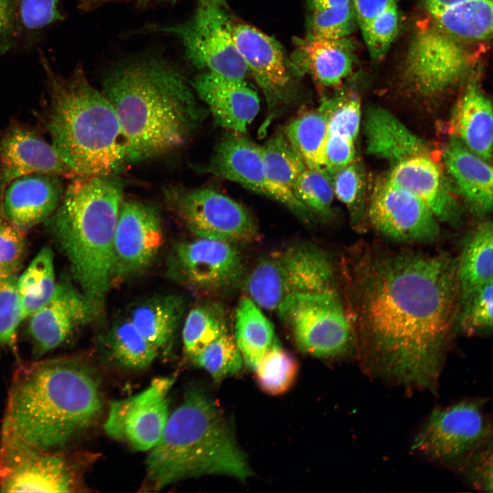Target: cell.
<instances>
[{"instance_id": "obj_26", "label": "cell", "mask_w": 493, "mask_h": 493, "mask_svg": "<svg viewBox=\"0 0 493 493\" xmlns=\"http://www.w3.org/2000/svg\"><path fill=\"white\" fill-rule=\"evenodd\" d=\"M264 174L268 181V197L285 205L301 219L308 221L311 212L295 197L292 186L307 168L303 160L279 131L262 146Z\"/></svg>"}, {"instance_id": "obj_11", "label": "cell", "mask_w": 493, "mask_h": 493, "mask_svg": "<svg viewBox=\"0 0 493 493\" xmlns=\"http://www.w3.org/2000/svg\"><path fill=\"white\" fill-rule=\"evenodd\" d=\"M492 441V427L477 401H464L433 410L417 434L412 449L459 467Z\"/></svg>"}, {"instance_id": "obj_5", "label": "cell", "mask_w": 493, "mask_h": 493, "mask_svg": "<svg viewBox=\"0 0 493 493\" xmlns=\"http://www.w3.org/2000/svg\"><path fill=\"white\" fill-rule=\"evenodd\" d=\"M123 189L114 175L76 177L45 222L94 315L113 282V240Z\"/></svg>"}, {"instance_id": "obj_16", "label": "cell", "mask_w": 493, "mask_h": 493, "mask_svg": "<svg viewBox=\"0 0 493 493\" xmlns=\"http://www.w3.org/2000/svg\"><path fill=\"white\" fill-rule=\"evenodd\" d=\"M367 213L374 229L395 242L428 243L439 236L438 220L429 206L386 177L375 185Z\"/></svg>"}, {"instance_id": "obj_4", "label": "cell", "mask_w": 493, "mask_h": 493, "mask_svg": "<svg viewBox=\"0 0 493 493\" xmlns=\"http://www.w3.org/2000/svg\"><path fill=\"white\" fill-rule=\"evenodd\" d=\"M38 58L49 97L46 127L57 154L73 178L115 175L127 162L126 146L111 103L81 65L64 76L41 49Z\"/></svg>"}, {"instance_id": "obj_37", "label": "cell", "mask_w": 493, "mask_h": 493, "mask_svg": "<svg viewBox=\"0 0 493 493\" xmlns=\"http://www.w3.org/2000/svg\"><path fill=\"white\" fill-rule=\"evenodd\" d=\"M283 132L307 168H323L328 131L327 116L320 107L294 118L287 125Z\"/></svg>"}, {"instance_id": "obj_27", "label": "cell", "mask_w": 493, "mask_h": 493, "mask_svg": "<svg viewBox=\"0 0 493 493\" xmlns=\"http://www.w3.org/2000/svg\"><path fill=\"white\" fill-rule=\"evenodd\" d=\"M353 43L348 38L337 40H299L292 63L301 73L309 74L326 87L339 86L353 69Z\"/></svg>"}, {"instance_id": "obj_41", "label": "cell", "mask_w": 493, "mask_h": 493, "mask_svg": "<svg viewBox=\"0 0 493 493\" xmlns=\"http://www.w3.org/2000/svg\"><path fill=\"white\" fill-rule=\"evenodd\" d=\"M336 196L347 207L351 225L357 230H364L366 188L362 165L355 159L349 165L331 175Z\"/></svg>"}, {"instance_id": "obj_33", "label": "cell", "mask_w": 493, "mask_h": 493, "mask_svg": "<svg viewBox=\"0 0 493 493\" xmlns=\"http://www.w3.org/2000/svg\"><path fill=\"white\" fill-rule=\"evenodd\" d=\"M234 329V340L243 361L255 370L276 341L272 323L251 298L244 297L236 308Z\"/></svg>"}, {"instance_id": "obj_50", "label": "cell", "mask_w": 493, "mask_h": 493, "mask_svg": "<svg viewBox=\"0 0 493 493\" xmlns=\"http://www.w3.org/2000/svg\"><path fill=\"white\" fill-rule=\"evenodd\" d=\"M353 140L339 134H328L323 155V168L331 175L355 159Z\"/></svg>"}, {"instance_id": "obj_22", "label": "cell", "mask_w": 493, "mask_h": 493, "mask_svg": "<svg viewBox=\"0 0 493 493\" xmlns=\"http://www.w3.org/2000/svg\"><path fill=\"white\" fill-rule=\"evenodd\" d=\"M386 179L421 199L438 220L455 227L460 225L462 208L431 155H416L393 164Z\"/></svg>"}, {"instance_id": "obj_1", "label": "cell", "mask_w": 493, "mask_h": 493, "mask_svg": "<svg viewBox=\"0 0 493 493\" xmlns=\"http://www.w3.org/2000/svg\"><path fill=\"white\" fill-rule=\"evenodd\" d=\"M457 258L367 245L349 297L355 347L368 372L434 391L455 329Z\"/></svg>"}, {"instance_id": "obj_2", "label": "cell", "mask_w": 493, "mask_h": 493, "mask_svg": "<svg viewBox=\"0 0 493 493\" xmlns=\"http://www.w3.org/2000/svg\"><path fill=\"white\" fill-rule=\"evenodd\" d=\"M103 88L118 118L127 162L181 148L205 116L192 84L177 67L157 56L116 66L105 76Z\"/></svg>"}, {"instance_id": "obj_15", "label": "cell", "mask_w": 493, "mask_h": 493, "mask_svg": "<svg viewBox=\"0 0 493 493\" xmlns=\"http://www.w3.org/2000/svg\"><path fill=\"white\" fill-rule=\"evenodd\" d=\"M233 38L249 73L262 90L273 112L290 105L301 73L275 38L244 23L233 24Z\"/></svg>"}, {"instance_id": "obj_14", "label": "cell", "mask_w": 493, "mask_h": 493, "mask_svg": "<svg viewBox=\"0 0 493 493\" xmlns=\"http://www.w3.org/2000/svg\"><path fill=\"white\" fill-rule=\"evenodd\" d=\"M175 379L170 377L153 379L136 395L110 402L105 431L131 448L149 451L160 440L168 412V393Z\"/></svg>"}, {"instance_id": "obj_55", "label": "cell", "mask_w": 493, "mask_h": 493, "mask_svg": "<svg viewBox=\"0 0 493 493\" xmlns=\"http://www.w3.org/2000/svg\"><path fill=\"white\" fill-rule=\"evenodd\" d=\"M351 1V0H307L312 11L348 3Z\"/></svg>"}, {"instance_id": "obj_36", "label": "cell", "mask_w": 493, "mask_h": 493, "mask_svg": "<svg viewBox=\"0 0 493 493\" xmlns=\"http://www.w3.org/2000/svg\"><path fill=\"white\" fill-rule=\"evenodd\" d=\"M17 50L28 51L40 44L46 31L64 19L60 0H14Z\"/></svg>"}, {"instance_id": "obj_32", "label": "cell", "mask_w": 493, "mask_h": 493, "mask_svg": "<svg viewBox=\"0 0 493 493\" xmlns=\"http://www.w3.org/2000/svg\"><path fill=\"white\" fill-rule=\"evenodd\" d=\"M431 17L433 26L456 40L482 41L492 33V0H468Z\"/></svg>"}, {"instance_id": "obj_17", "label": "cell", "mask_w": 493, "mask_h": 493, "mask_svg": "<svg viewBox=\"0 0 493 493\" xmlns=\"http://www.w3.org/2000/svg\"><path fill=\"white\" fill-rule=\"evenodd\" d=\"M170 268L177 279L207 292L233 287L243 273L241 255L233 243L199 237L175 246Z\"/></svg>"}, {"instance_id": "obj_40", "label": "cell", "mask_w": 493, "mask_h": 493, "mask_svg": "<svg viewBox=\"0 0 493 493\" xmlns=\"http://www.w3.org/2000/svg\"><path fill=\"white\" fill-rule=\"evenodd\" d=\"M492 281L459 297L455 327L464 333H488L493 325Z\"/></svg>"}, {"instance_id": "obj_46", "label": "cell", "mask_w": 493, "mask_h": 493, "mask_svg": "<svg viewBox=\"0 0 493 493\" xmlns=\"http://www.w3.org/2000/svg\"><path fill=\"white\" fill-rule=\"evenodd\" d=\"M16 278H0V353L10 351L17 356L18 328L23 317Z\"/></svg>"}, {"instance_id": "obj_19", "label": "cell", "mask_w": 493, "mask_h": 493, "mask_svg": "<svg viewBox=\"0 0 493 493\" xmlns=\"http://www.w3.org/2000/svg\"><path fill=\"white\" fill-rule=\"evenodd\" d=\"M94 314L82 292L66 277L56 283L51 299L29 318L27 333L36 358L62 344Z\"/></svg>"}, {"instance_id": "obj_44", "label": "cell", "mask_w": 493, "mask_h": 493, "mask_svg": "<svg viewBox=\"0 0 493 493\" xmlns=\"http://www.w3.org/2000/svg\"><path fill=\"white\" fill-rule=\"evenodd\" d=\"M356 23V15L351 1L312 10L308 18V34L306 38L325 40L346 38L353 31Z\"/></svg>"}, {"instance_id": "obj_13", "label": "cell", "mask_w": 493, "mask_h": 493, "mask_svg": "<svg viewBox=\"0 0 493 493\" xmlns=\"http://www.w3.org/2000/svg\"><path fill=\"white\" fill-rule=\"evenodd\" d=\"M166 197L186 227L197 237L235 243L252 241L257 236L249 212L214 189L175 188L166 191Z\"/></svg>"}, {"instance_id": "obj_7", "label": "cell", "mask_w": 493, "mask_h": 493, "mask_svg": "<svg viewBox=\"0 0 493 493\" xmlns=\"http://www.w3.org/2000/svg\"><path fill=\"white\" fill-rule=\"evenodd\" d=\"M333 282L329 255L312 244L299 243L261 258L245 286L259 307L273 310L292 294L333 290Z\"/></svg>"}, {"instance_id": "obj_25", "label": "cell", "mask_w": 493, "mask_h": 493, "mask_svg": "<svg viewBox=\"0 0 493 493\" xmlns=\"http://www.w3.org/2000/svg\"><path fill=\"white\" fill-rule=\"evenodd\" d=\"M445 167L470 211L483 216L492 208V168L452 136L446 144Z\"/></svg>"}, {"instance_id": "obj_31", "label": "cell", "mask_w": 493, "mask_h": 493, "mask_svg": "<svg viewBox=\"0 0 493 493\" xmlns=\"http://www.w3.org/2000/svg\"><path fill=\"white\" fill-rule=\"evenodd\" d=\"M459 297L493 279V228L491 221L478 225L466 236L457 259Z\"/></svg>"}, {"instance_id": "obj_8", "label": "cell", "mask_w": 493, "mask_h": 493, "mask_svg": "<svg viewBox=\"0 0 493 493\" xmlns=\"http://www.w3.org/2000/svg\"><path fill=\"white\" fill-rule=\"evenodd\" d=\"M84 455L47 451L1 431V492H75L83 490Z\"/></svg>"}, {"instance_id": "obj_28", "label": "cell", "mask_w": 493, "mask_h": 493, "mask_svg": "<svg viewBox=\"0 0 493 493\" xmlns=\"http://www.w3.org/2000/svg\"><path fill=\"white\" fill-rule=\"evenodd\" d=\"M364 132L368 153L392 165L416 155H431L421 138L382 108L370 107L366 110Z\"/></svg>"}, {"instance_id": "obj_47", "label": "cell", "mask_w": 493, "mask_h": 493, "mask_svg": "<svg viewBox=\"0 0 493 493\" xmlns=\"http://www.w3.org/2000/svg\"><path fill=\"white\" fill-rule=\"evenodd\" d=\"M399 21V12L394 3L361 29L373 60H380L385 55L398 33Z\"/></svg>"}, {"instance_id": "obj_45", "label": "cell", "mask_w": 493, "mask_h": 493, "mask_svg": "<svg viewBox=\"0 0 493 493\" xmlns=\"http://www.w3.org/2000/svg\"><path fill=\"white\" fill-rule=\"evenodd\" d=\"M320 107L327 116L328 134H339L355 140L361 121V104L357 94H342L324 100Z\"/></svg>"}, {"instance_id": "obj_20", "label": "cell", "mask_w": 493, "mask_h": 493, "mask_svg": "<svg viewBox=\"0 0 493 493\" xmlns=\"http://www.w3.org/2000/svg\"><path fill=\"white\" fill-rule=\"evenodd\" d=\"M38 172L73 178L51 144L33 129L12 122L0 136V203L12 181Z\"/></svg>"}, {"instance_id": "obj_34", "label": "cell", "mask_w": 493, "mask_h": 493, "mask_svg": "<svg viewBox=\"0 0 493 493\" xmlns=\"http://www.w3.org/2000/svg\"><path fill=\"white\" fill-rule=\"evenodd\" d=\"M103 342L110 359L125 369L146 368L157 355L158 350L147 340L128 318L114 323Z\"/></svg>"}, {"instance_id": "obj_49", "label": "cell", "mask_w": 493, "mask_h": 493, "mask_svg": "<svg viewBox=\"0 0 493 493\" xmlns=\"http://www.w3.org/2000/svg\"><path fill=\"white\" fill-rule=\"evenodd\" d=\"M492 441L487 443L458 468L464 471L470 482L476 488L486 492H492Z\"/></svg>"}, {"instance_id": "obj_6", "label": "cell", "mask_w": 493, "mask_h": 493, "mask_svg": "<svg viewBox=\"0 0 493 493\" xmlns=\"http://www.w3.org/2000/svg\"><path fill=\"white\" fill-rule=\"evenodd\" d=\"M144 488L160 490L179 481L210 475L244 479L250 475L224 416L201 390H186L168 416L163 433L145 460Z\"/></svg>"}, {"instance_id": "obj_12", "label": "cell", "mask_w": 493, "mask_h": 493, "mask_svg": "<svg viewBox=\"0 0 493 493\" xmlns=\"http://www.w3.org/2000/svg\"><path fill=\"white\" fill-rule=\"evenodd\" d=\"M476 63L477 55L466 42L431 25L415 34L405 56L404 71L416 91L433 96L464 79Z\"/></svg>"}, {"instance_id": "obj_29", "label": "cell", "mask_w": 493, "mask_h": 493, "mask_svg": "<svg viewBox=\"0 0 493 493\" xmlns=\"http://www.w3.org/2000/svg\"><path fill=\"white\" fill-rule=\"evenodd\" d=\"M454 136L486 161L492 157L493 115L491 101L476 83H470L456 103L451 119Z\"/></svg>"}, {"instance_id": "obj_53", "label": "cell", "mask_w": 493, "mask_h": 493, "mask_svg": "<svg viewBox=\"0 0 493 493\" xmlns=\"http://www.w3.org/2000/svg\"><path fill=\"white\" fill-rule=\"evenodd\" d=\"M177 0H77V8L82 12H89L102 6L115 3L133 2L137 4H148L162 1L175 2ZM199 3H215L227 5L225 0H198Z\"/></svg>"}, {"instance_id": "obj_54", "label": "cell", "mask_w": 493, "mask_h": 493, "mask_svg": "<svg viewBox=\"0 0 493 493\" xmlns=\"http://www.w3.org/2000/svg\"><path fill=\"white\" fill-rule=\"evenodd\" d=\"M468 0H425V5L431 14H436Z\"/></svg>"}, {"instance_id": "obj_21", "label": "cell", "mask_w": 493, "mask_h": 493, "mask_svg": "<svg viewBox=\"0 0 493 493\" xmlns=\"http://www.w3.org/2000/svg\"><path fill=\"white\" fill-rule=\"evenodd\" d=\"M64 178L56 173L38 172L14 179L4 190L0 213L25 231L45 223L62 201Z\"/></svg>"}, {"instance_id": "obj_48", "label": "cell", "mask_w": 493, "mask_h": 493, "mask_svg": "<svg viewBox=\"0 0 493 493\" xmlns=\"http://www.w3.org/2000/svg\"><path fill=\"white\" fill-rule=\"evenodd\" d=\"M25 231L0 213V278L16 276L26 253Z\"/></svg>"}, {"instance_id": "obj_43", "label": "cell", "mask_w": 493, "mask_h": 493, "mask_svg": "<svg viewBox=\"0 0 493 493\" xmlns=\"http://www.w3.org/2000/svg\"><path fill=\"white\" fill-rule=\"evenodd\" d=\"M191 358L218 382L239 372L243 362L234 338L228 332L216 338Z\"/></svg>"}, {"instance_id": "obj_3", "label": "cell", "mask_w": 493, "mask_h": 493, "mask_svg": "<svg viewBox=\"0 0 493 493\" xmlns=\"http://www.w3.org/2000/svg\"><path fill=\"white\" fill-rule=\"evenodd\" d=\"M1 430L34 447L68 450L103 407L99 380L81 359L22 363L14 372Z\"/></svg>"}, {"instance_id": "obj_56", "label": "cell", "mask_w": 493, "mask_h": 493, "mask_svg": "<svg viewBox=\"0 0 493 493\" xmlns=\"http://www.w3.org/2000/svg\"><path fill=\"white\" fill-rule=\"evenodd\" d=\"M394 1H396V0H394Z\"/></svg>"}, {"instance_id": "obj_9", "label": "cell", "mask_w": 493, "mask_h": 493, "mask_svg": "<svg viewBox=\"0 0 493 493\" xmlns=\"http://www.w3.org/2000/svg\"><path fill=\"white\" fill-rule=\"evenodd\" d=\"M277 310L297 346L306 353L335 357L355 346L351 321L334 289L292 294Z\"/></svg>"}, {"instance_id": "obj_42", "label": "cell", "mask_w": 493, "mask_h": 493, "mask_svg": "<svg viewBox=\"0 0 493 493\" xmlns=\"http://www.w3.org/2000/svg\"><path fill=\"white\" fill-rule=\"evenodd\" d=\"M292 192L312 214L331 216L334 192L331 175L325 168H306L295 180Z\"/></svg>"}, {"instance_id": "obj_24", "label": "cell", "mask_w": 493, "mask_h": 493, "mask_svg": "<svg viewBox=\"0 0 493 493\" xmlns=\"http://www.w3.org/2000/svg\"><path fill=\"white\" fill-rule=\"evenodd\" d=\"M229 131L218 143L207 170L267 197L268 181L264 170L262 146L242 133Z\"/></svg>"}, {"instance_id": "obj_52", "label": "cell", "mask_w": 493, "mask_h": 493, "mask_svg": "<svg viewBox=\"0 0 493 493\" xmlns=\"http://www.w3.org/2000/svg\"><path fill=\"white\" fill-rule=\"evenodd\" d=\"M357 23L360 29L365 27L372 18L394 3V0H351Z\"/></svg>"}, {"instance_id": "obj_35", "label": "cell", "mask_w": 493, "mask_h": 493, "mask_svg": "<svg viewBox=\"0 0 493 493\" xmlns=\"http://www.w3.org/2000/svg\"><path fill=\"white\" fill-rule=\"evenodd\" d=\"M56 283L53 251L49 246L42 247L21 275L16 278V287L23 320L51 299Z\"/></svg>"}, {"instance_id": "obj_39", "label": "cell", "mask_w": 493, "mask_h": 493, "mask_svg": "<svg viewBox=\"0 0 493 493\" xmlns=\"http://www.w3.org/2000/svg\"><path fill=\"white\" fill-rule=\"evenodd\" d=\"M255 370L258 385L268 394L286 392L298 372L295 359L275 341L264 355Z\"/></svg>"}, {"instance_id": "obj_51", "label": "cell", "mask_w": 493, "mask_h": 493, "mask_svg": "<svg viewBox=\"0 0 493 493\" xmlns=\"http://www.w3.org/2000/svg\"><path fill=\"white\" fill-rule=\"evenodd\" d=\"M17 50L14 0H0V54Z\"/></svg>"}, {"instance_id": "obj_30", "label": "cell", "mask_w": 493, "mask_h": 493, "mask_svg": "<svg viewBox=\"0 0 493 493\" xmlns=\"http://www.w3.org/2000/svg\"><path fill=\"white\" fill-rule=\"evenodd\" d=\"M184 301L173 294L149 297L134 306L127 318L157 350L172 339L183 316Z\"/></svg>"}, {"instance_id": "obj_10", "label": "cell", "mask_w": 493, "mask_h": 493, "mask_svg": "<svg viewBox=\"0 0 493 493\" xmlns=\"http://www.w3.org/2000/svg\"><path fill=\"white\" fill-rule=\"evenodd\" d=\"M227 5L199 3L184 22L155 27L178 38L186 58L197 68L227 78L244 80L249 71L233 38Z\"/></svg>"}, {"instance_id": "obj_23", "label": "cell", "mask_w": 493, "mask_h": 493, "mask_svg": "<svg viewBox=\"0 0 493 493\" xmlns=\"http://www.w3.org/2000/svg\"><path fill=\"white\" fill-rule=\"evenodd\" d=\"M191 84L215 123L229 131L244 133L260 110L257 92L244 80L205 71Z\"/></svg>"}, {"instance_id": "obj_18", "label": "cell", "mask_w": 493, "mask_h": 493, "mask_svg": "<svg viewBox=\"0 0 493 493\" xmlns=\"http://www.w3.org/2000/svg\"><path fill=\"white\" fill-rule=\"evenodd\" d=\"M164 242L157 210L140 201L123 200L113 240V280L142 272L153 261Z\"/></svg>"}, {"instance_id": "obj_38", "label": "cell", "mask_w": 493, "mask_h": 493, "mask_svg": "<svg viewBox=\"0 0 493 493\" xmlns=\"http://www.w3.org/2000/svg\"><path fill=\"white\" fill-rule=\"evenodd\" d=\"M226 332L224 315L218 307L209 305L194 307L188 312L183 327L184 350L192 357Z\"/></svg>"}]
</instances>
